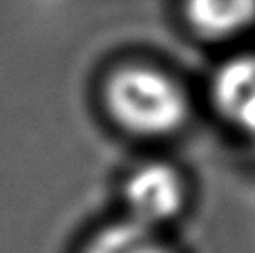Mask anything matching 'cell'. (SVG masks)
Segmentation results:
<instances>
[{"label":"cell","mask_w":255,"mask_h":253,"mask_svg":"<svg viewBox=\"0 0 255 253\" xmlns=\"http://www.w3.org/2000/svg\"><path fill=\"white\" fill-rule=\"evenodd\" d=\"M181 182L170 166L145 164L126 182L130 220L152 229L175 218L181 209Z\"/></svg>","instance_id":"7a4b0ae2"},{"label":"cell","mask_w":255,"mask_h":253,"mask_svg":"<svg viewBox=\"0 0 255 253\" xmlns=\"http://www.w3.org/2000/svg\"><path fill=\"white\" fill-rule=\"evenodd\" d=\"M85 253H170L152 229L128 220L103 229Z\"/></svg>","instance_id":"5b68a950"},{"label":"cell","mask_w":255,"mask_h":253,"mask_svg":"<svg viewBox=\"0 0 255 253\" xmlns=\"http://www.w3.org/2000/svg\"><path fill=\"white\" fill-rule=\"evenodd\" d=\"M108 106L121 126L139 134L172 132L188 112L179 85L152 67L117 72L108 83Z\"/></svg>","instance_id":"6da1fadb"},{"label":"cell","mask_w":255,"mask_h":253,"mask_svg":"<svg viewBox=\"0 0 255 253\" xmlns=\"http://www.w3.org/2000/svg\"><path fill=\"white\" fill-rule=\"evenodd\" d=\"M213 97L226 119L255 139V56L226 63L215 76Z\"/></svg>","instance_id":"3957f363"},{"label":"cell","mask_w":255,"mask_h":253,"mask_svg":"<svg viewBox=\"0 0 255 253\" xmlns=\"http://www.w3.org/2000/svg\"><path fill=\"white\" fill-rule=\"evenodd\" d=\"M188 16L208 36H229L255 18V0H188Z\"/></svg>","instance_id":"277c9868"}]
</instances>
